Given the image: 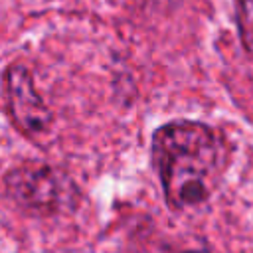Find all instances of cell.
<instances>
[{
	"instance_id": "1",
	"label": "cell",
	"mask_w": 253,
	"mask_h": 253,
	"mask_svg": "<svg viewBox=\"0 0 253 253\" xmlns=\"http://www.w3.org/2000/svg\"><path fill=\"white\" fill-rule=\"evenodd\" d=\"M150 156L166 206L182 211L210 198L219 180L225 150L211 126L198 121H172L154 130Z\"/></svg>"
},
{
	"instance_id": "2",
	"label": "cell",
	"mask_w": 253,
	"mask_h": 253,
	"mask_svg": "<svg viewBox=\"0 0 253 253\" xmlns=\"http://www.w3.org/2000/svg\"><path fill=\"white\" fill-rule=\"evenodd\" d=\"M4 186L22 210L38 215L73 211L81 198L65 170L43 162H26L12 168L4 176Z\"/></svg>"
},
{
	"instance_id": "3",
	"label": "cell",
	"mask_w": 253,
	"mask_h": 253,
	"mask_svg": "<svg viewBox=\"0 0 253 253\" xmlns=\"http://www.w3.org/2000/svg\"><path fill=\"white\" fill-rule=\"evenodd\" d=\"M6 107L16 128L26 136H42L51 126V111L40 97L32 73L22 63H12L4 71Z\"/></svg>"
},
{
	"instance_id": "4",
	"label": "cell",
	"mask_w": 253,
	"mask_h": 253,
	"mask_svg": "<svg viewBox=\"0 0 253 253\" xmlns=\"http://www.w3.org/2000/svg\"><path fill=\"white\" fill-rule=\"evenodd\" d=\"M233 4L241 43L245 51L253 55V0H233Z\"/></svg>"
},
{
	"instance_id": "5",
	"label": "cell",
	"mask_w": 253,
	"mask_h": 253,
	"mask_svg": "<svg viewBox=\"0 0 253 253\" xmlns=\"http://www.w3.org/2000/svg\"><path fill=\"white\" fill-rule=\"evenodd\" d=\"M186 253H208V251H204V249H194V251H186Z\"/></svg>"
}]
</instances>
